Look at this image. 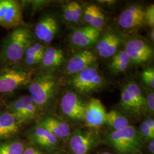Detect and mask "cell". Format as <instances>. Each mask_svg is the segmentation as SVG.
<instances>
[{
  "label": "cell",
  "instance_id": "obj_12",
  "mask_svg": "<svg viewBox=\"0 0 154 154\" xmlns=\"http://www.w3.org/2000/svg\"><path fill=\"white\" fill-rule=\"evenodd\" d=\"M125 51L131 61L137 64L151 60L154 55L152 47L142 39H132L127 42Z\"/></svg>",
  "mask_w": 154,
  "mask_h": 154
},
{
  "label": "cell",
  "instance_id": "obj_14",
  "mask_svg": "<svg viewBox=\"0 0 154 154\" xmlns=\"http://www.w3.org/2000/svg\"><path fill=\"white\" fill-rule=\"evenodd\" d=\"M144 9L138 5L130 6L118 18V25L125 29H134L143 25L144 22Z\"/></svg>",
  "mask_w": 154,
  "mask_h": 154
},
{
  "label": "cell",
  "instance_id": "obj_1",
  "mask_svg": "<svg viewBox=\"0 0 154 154\" xmlns=\"http://www.w3.org/2000/svg\"><path fill=\"white\" fill-rule=\"evenodd\" d=\"M102 141L116 154L141 152L144 143L138 127L132 125L121 130L105 131L102 134Z\"/></svg>",
  "mask_w": 154,
  "mask_h": 154
},
{
  "label": "cell",
  "instance_id": "obj_32",
  "mask_svg": "<svg viewBox=\"0 0 154 154\" xmlns=\"http://www.w3.org/2000/svg\"><path fill=\"white\" fill-rule=\"evenodd\" d=\"M141 152L143 154H154V139H149L144 142Z\"/></svg>",
  "mask_w": 154,
  "mask_h": 154
},
{
  "label": "cell",
  "instance_id": "obj_3",
  "mask_svg": "<svg viewBox=\"0 0 154 154\" xmlns=\"http://www.w3.org/2000/svg\"><path fill=\"white\" fill-rule=\"evenodd\" d=\"M32 34L26 28L14 29L6 37L1 52V58L5 62L14 63L20 61L30 46Z\"/></svg>",
  "mask_w": 154,
  "mask_h": 154
},
{
  "label": "cell",
  "instance_id": "obj_22",
  "mask_svg": "<svg viewBox=\"0 0 154 154\" xmlns=\"http://www.w3.org/2000/svg\"><path fill=\"white\" fill-rule=\"evenodd\" d=\"M19 124L11 112H4L0 115V127L9 137L18 131Z\"/></svg>",
  "mask_w": 154,
  "mask_h": 154
},
{
  "label": "cell",
  "instance_id": "obj_21",
  "mask_svg": "<svg viewBox=\"0 0 154 154\" xmlns=\"http://www.w3.org/2000/svg\"><path fill=\"white\" fill-rule=\"evenodd\" d=\"M131 62V60L125 50H121L113 55L110 64V69L114 73L125 72Z\"/></svg>",
  "mask_w": 154,
  "mask_h": 154
},
{
  "label": "cell",
  "instance_id": "obj_15",
  "mask_svg": "<svg viewBox=\"0 0 154 154\" xmlns=\"http://www.w3.org/2000/svg\"><path fill=\"white\" fill-rule=\"evenodd\" d=\"M96 61V56L91 51L84 50L73 55L66 65V71L69 74H77L90 66Z\"/></svg>",
  "mask_w": 154,
  "mask_h": 154
},
{
  "label": "cell",
  "instance_id": "obj_16",
  "mask_svg": "<svg viewBox=\"0 0 154 154\" xmlns=\"http://www.w3.org/2000/svg\"><path fill=\"white\" fill-rule=\"evenodd\" d=\"M58 31L57 21L53 17L47 16L42 18L35 27L37 37L45 43H50Z\"/></svg>",
  "mask_w": 154,
  "mask_h": 154
},
{
  "label": "cell",
  "instance_id": "obj_6",
  "mask_svg": "<svg viewBox=\"0 0 154 154\" xmlns=\"http://www.w3.org/2000/svg\"><path fill=\"white\" fill-rule=\"evenodd\" d=\"M87 102L76 93L68 91L61 98L60 109L63 119L66 121L83 123Z\"/></svg>",
  "mask_w": 154,
  "mask_h": 154
},
{
  "label": "cell",
  "instance_id": "obj_27",
  "mask_svg": "<svg viewBox=\"0 0 154 154\" xmlns=\"http://www.w3.org/2000/svg\"><path fill=\"white\" fill-rule=\"evenodd\" d=\"M154 113V93L153 91H151L145 97L144 116H149L152 117Z\"/></svg>",
  "mask_w": 154,
  "mask_h": 154
},
{
  "label": "cell",
  "instance_id": "obj_9",
  "mask_svg": "<svg viewBox=\"0 0 154 154\" xmlns=\"http://www.w3.org/2000/svg\"><path fill=\"white\" fill-rule=\"evenodd\" d=\"M10 109L11 112L20 125L33 120L37 115L39 109L30 95H25L13 102Z\"/></svg>",
  "mask_w": 154,
  "mask_h": 154
},
{
  "label": "cell",
  "instance_id": "obj_28",
  "mask_svg": "<svg viewBox=\"0 0 154 154\" xmlns=\"http://www.w3.org/2000/svg\"><path fill=\"white\" fill-rule=\"evenodd\" d=\"M144 83L151 89L154 88V70L153 67L148 68L143 71L141 75Z\"/></svg>",
  "mask_w": 154,
  "mask_h": 154
},
{
  "label": "cell",
  "instance_id": "obj_23",
  "mask_svg": "<svg viewBox=\"0 0 154 154\" xmlns=\"http://www.w3.org/2000/svg\"><path fill=\"white\" fill-rule=\"evenodd\" d=\"M125 87L132 95L133 98L138 106L139 108L142 111L144 116V105H145V97L143 95L138 85L134 82H129L125 85Z\"/></svg>",
  "mask_w": 154,
  "mask_h": 154
},
{
  "label": "cell",
  "instance_id": "obj_13",
  "mask_svg": "<svg viewBox=\"0 0 154 154\" xmlns=\"http://www.w3.org/2000/svg\"><path fill=\"white\" fill-rule=\"evenodd\" d=\"M38 126L48 130L57 138L62 144L69 137L73 128L68 122L61 118L48 116L39 122Z\"/></svg>",
  "mask_w": 154,
  "mask_h": 154
},
{
  "label": "cell",
  "instance_id": "obj_30",
  "mask_svg": "<svg viewBox=\"0 0 154 154\" xmlns=\"http://www.w3.org/2000/svg\"><path fill=\"white\" fill-rule=\"evenodd\" d=\"M144 22L151 28H154V5L151 4L144 11Z\"/></svg>",
  "mask_w": 154,
  "mask_h": 154
},
{
  "label": "cell",
  "instance_id": "obj_7",
  "mask_svg": "<svg viewBox=\"0 0 154 154\" xmlns=\"http://www.w3.org/2000/svg\"><path fill=\"white\" fill-rule=\"evenodd\" d=\"M23 25L20 4L13 0H0V26L6 29H16Z\"/></svg>",
  "mask_w": 154,
  "mask_h": 154
},
{
  "label": "cell",
  "instance_id": "obj_19",
  "mask_svg": "<svg viewBox=\"0 0 154 154\" xmlns=\"http://www.w3.org/2000/svg\"><path fill=\"white\" fill-rule=\"evenodd\" d=\"M128 116L121 111L113 109L107 112L105 125L109 131H116L131 125Z\"/></svg>",
  "mask_w": 154,
  "mask_h": 154
},
{
  "label": "cell",
  "instance_id": "obj_38",
  "mask_svg": "<svg viewBox=\"0 0 154 154\" xmlns=\"http://www.w3.org/2000/svg\"><path fill=\"white\" fill-rule=\"evenodd\" d=\"M8 137L6 132L3 130V129L0 127V138H6Z\"/></svg>",
  "mask_w": 154,
  "mask_h": 154
},
{
  "label": "cell",
  "instance_id": "obj_31",
  "mask_svg": "<svg viewBox=\"0 0 154 154\" xmlns=\"http://www.w3.org/2000/svg\"><path fill=\"white\" fill-rule=\"evenodd\" d=\"M97 7V6L96 5H91L87 6L84 11V14H83L84 20L85 22L88 24H90L93 20L94 15Z\"/></svg>",
  "mask_w": 154,
  "mask_h": 154
},
{
  "label": "cell",
  "instance_id": "obj_10",
  "mask_svg": "<svg viewBox=\"0 0 154 154\" xmlns=\"http://www.w3.org/2000/svg\"><path fill=\"white\" fill-rule=\"evenodd\" d=\"M107 115L104 105L97 98H91L87 102L83 123L85 126L99 130L105 125Z\"/></svg>",
  "mask_w": 154,
  "mask_h": 154
},
{
  "label": "cell",
  "instance_id": "obj_40",
  "mask_svg": "<svg viewBox=\"0 0 154 154\" xmlns=\"http://www.w3.org/2000/svg\"><path fill=\"white\" fill-rule=\"evenodd\" d=\"M150 37L151 39L154 41V28H152V30L151 31V33H150Z\"/></svg>",
  "mask_w": 154,
  "mask_h": 154
},
{
  "label": "cell",
  "instance_id": "obj_36",
  "mask_svg": "<svg viewBox=\"0 0 154 154\" xmlns=\"http://www.w3.org/2000/svg\"><path fill=\"white\" fill-rule=\"evenodd\" d=\"M72 4L73 8H74V10L77 13V16L81 19L82 15L83 12L82 6L77 2H72Z\"/></svg>",
  "mask_w": 154,
  "mask_h": 154
},
{
  "label": "cell",
  "instance_id": "obj_18",
  "mask_svg": "<svg viewBox=\"0 0 154 154\" xmlns=\"http://www.w3.org/2000/svg\"><path fill=\"white\" fill-rule=\"evenodd\" d=\"M121 42V39L115 33H106L97 44L98 54L103 58H109L115 55Z\"/></svg>",
  "mask_w": 154,
  "mask_h": 154
},
{
  "label": "cell",
  "instance_id": "obj_4",
  "mask_svg": "<svg viewBox=\"0 0 154 154\" xmlns=\"http://www.w3.org/2000/svg\"><path fill=\"white\" fill-rule=\"evenodd\" d=\"M29 91L34 103L38 109L47 107L55 96L57 82L52 74H41L29 83Z\"/></svg>",
  "mask_w": 154,
  "mask_h": 154
},
{
  "label": "cell",
  "instance_id": "obj_2",
  "mask_svg": "<svg viewBox=\"0 0 154 154\" xmlns=\"http://www.w3.org/2000/svg\"><path fill=\"white\" fill-rule=\"evenodd\" d=\"M102 143L99 130L84 126L72 130L62 143V148L68 154H92Z\"/></svg>",
  "mask_w": 154,
  "mask_h": 154
},
{
  "label": "cell",
  "instance_id": "obj_35",
  "mask_svg": "<svg viewBox=\"0 0 154 154\" xmlns=\"http://www.w3.org/2000/svg\"><path fill=\"white\" fill-rule=\"evenodd\" d=\"M22 154H44L40 149L34 146H29L26 147Z\"/></svg>",
  "mask_w": 154,
  "mask_h": 154
},
{
  "label": "cell",
  "instance_id": "obj_39",
  "mask_svg": "<svg viewBox=\"0 0 154 154\" xmlns=\"http://www.w3.org/2000/svg\"><path fill=\"white\" fill-rule=\"evenodd\" d=\"M97 154H116V152H111V151H102V152H100Z\"/></svg>",
  "mask_w": 154,
  "mask_h": 154
},
{
  "label": "cell",
  "instance_id": "obj_29",
  "mask_svg": "<svg viewBox=\"0 0 154 154\" xmlns=\"http://www.w3.org/2000/svg\"><path fill=\"white\" fill-rule=\"evenodd\" d=\"M44 46L42 45L35 44L32 46H30L25 51V57L32 56V55H44Z\"/></svg>",
  "mask_w": 154,
  "mask_h": 154
},
{
  "label": "cell",
  "instance_id": "obj_24",
  "mask_svg": "<svg viewBox=\"0 0 154 154\" xmlns=\"http://www.w3.org/2000/svg\"><path fill=\"white\" fill-rule=\"evenodd\" d=\"M25 144L18 140L0 144V154H22L25 149Z\"/></svg>",
  "mask_w": 154,
  "mask_h": 154
},
{
  "label": "cell",
  "instance_id": "obj_25",
  "mask_svg": "<svg viewBox=\"0 0 154 154\" xmlns=\"http://www.w3.org/2000/svg\"><path fill=\"white\" fill-rule=\"evenodd\" d=\"M138 129L144 142L149 139H154V129L149 127L144 121L141 122Z\"/></svg>",
  "mask_w": 154,
  "mask_h": 154
},
{
  "label": "cell",
  "instance_id": "obj_20",
  "mask_svg": "<svg viewBox=\"0 0 154 154\" xmlns=\"http://www.w3.org/2000/svg\"><path fill=\"white\" fill-rule=\"evenodd\" d=\"M64 55L62 50L50 47L45 50L41 63L45 68H55L63 62Z\"/></svg>",
  "mask_w": 154,
  "mask_h": 154
},
{
  "label": "cell",
  "instance_id": "obj_26",
  "mask_svg": "<svg viewBox=\"0 0 154 154\" xmlns=\"http://www.w3.org/2000/svg\"><path fill=\"white\" fill-rule=\"evenodd\" d=\"M105 23V16L103 13L100 11L99 8L97 7L94 15L93 20L91 22L90 26L100 31Z\"/></svg>",
  "mask_w": 154,
  "mask_h": 154
},
{
  "label": "cell",
  "instance_id": "obj_17",
  "mask_svg": "<svg viewBox=\"0 0 154 154\" xmlns=\"http://www.w3.org/2000/svg\"><path fill=\"white\" fill-rule=\"evenodd\" d=\"M100 31L88 26L79 28L72 34L70 40L72 44L79 47H88L96 42L99 38Z\"/></svg>",
  "mask_w": 154,
  "mask_h": 154
},
{
  "label": "cell",
  "instance_id": "obj_8",
  "mask_svg": "<svg viewBox=\"0 0 154 154\" xmlns=\"http://www.w3.org/2000/svg\"><path fill=\"white\" fill-rule=\"evenodd\" d=\"M31 82V74L22 70L5 69L0 71V93H10Z\"/></svg>",
  "mask_w": 154,
  "mask_h": 154
},
{
  "label": "cell",
  "instance_id": "obj_37",
  "mask_svg": "<svg viewBox=\"0 0 154 154\" xmlns=\"http://www.w3.org/2000/svg\"><path fill=\"white\" fill-rule=\"evenodd\" d=\"M49 154H68L67 152H66V151L63 149V148H61V149H56L55 151H53V152H50Z\"/></svg>",
  "mask_w": 154,
  "mask_h": 154
},
{
  "label": "cell",
  "instance_id": "obj_41",
  "mask_svg": "<svg viewBox=\"0 0 154 154\" xmlns=\"http://www.w3.org/2000/svg\"><path fill=\"white\" fill-rule=\"evenodd\" d=\"M142 154V152H134V153H130V154Z\"/></svg>",
  "mask_w": 154,
  "mask_h": 154
},
{
  "label": "cell",
  "instance_id": "obj_11",
  "mask_svg": "<svg viewBox=\"0 0 154 154\" xmlns=\"http://www.w3.org/2000/svg\"><path fill=\"white\" fill-rule=\"evenodd\" d=\"M29 137L34 146L44 149L49 153L62 148L61 142L48 130L42 127H34L30 132Z\"/></svg>",
  "mask_w": 154,
  "mask_h": 154
},
{
  "label": "cell",
  "instance_id": "obj_33",
  "mask_svg": "<svg viewBox=\"0 0 154 154\" xmlns=\"http://www.w3.org/2000/svg\"><path fill=\"white\" fill-rule=\"evenodd\" d=\"M63 17L66 21L72 22V13L70 3L63 7Z\"/></svg>",
  "mask_w": 154,
  "mask_h": 154
},
{
  "label": "cell",
  "instance_id": "obj_5",
  "mask_svg": "<svg viewBox=\"0 0 154 154\" xmlns=\"http://www.w3.org/2000/svg\"><path fill=\"white\" fill-rule=\"evenodd\" d=\"M104 83L105 79L98 69L91 66L75 74L71 85L78 93L89 94L101 88Z\"/></svg>",
  "mask_w": 154,
  "mask_h": 154
},
{
  "label": "cell",
  "instance_id": "obj_34",
  "mask_svg": "<svg viewBox=\"0 0 154 154\" xmlns=\"http://www.w3.org/2000/svg\"><path fill=\"white\" fill-rule=\"evenodd\" d=\"M25 57L26 63L28 65H34L41 62L43 55H32Z\"/></svg>",
  "mask_w": 154,
  "mask_h": 154
}]
</instances>
